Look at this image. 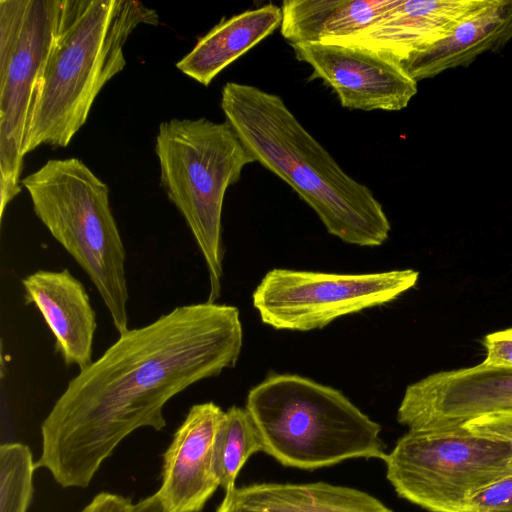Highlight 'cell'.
Wrapping results in <instances>:
<instances>
[{
    "mask_svg": "<svg viewBox=\"0 0 512 512\" xmlns=\"http://www.w3.org/2000/svg\"><path fill=\"white\" fill-rule=\"evenodd\" d=\"M243 328L235 306H177L127 329L73 377L41 424L36 467L63 488H86L118 445L140 428L166 426L165 405L236 365Z\"/></svg>",
    "mask_w": 512,
    "mask_h": 512,
    "instance_id": "obj_1",
    "label": "cell"
},
{
    "mask_svg": "<svg viewBox=\"0 0 512 512\" xmlns=\"http://www.w3.org/2000/svg\"><path fill=\"white\" fill-rule=\"evenodd\" d=\"M220 106L255 161L286 182L329 234L362 247L387 241L391 225L381 203L340 167L280 96L228 82Z\"/></svg>",
    "mask_w": 512,
    "mask_h": 512,
    "instance_id": "obj_2",
    "label": "cell"
},
{
    "mask_svg": "<svg viewBox=\"0 0 512 512\" xmlns=\"http://www.w3.org/2000/svg\"><path fill=\"white\" fill-rule=\"evenodd\" d=\"M136 0H63L55 37L36 88L23 145L66 147L99 92L125 65L123 47L141 24L158 25Z\"/></svg>",
    "mask_w": 512,
    "mask_h": 512,
    "instance_id": "obj_3",
    "label": "cell"
},
{
    "mask_svg": "<svg viewBox=\"0 0 512 512\" xmlns=\"http://www.w3.org/2000/svg\"><path fill=\"white\" fill-rule=\"evenodd\" d=\"M245 408L263 452L280 464L317 469L355 458L385 460L381 426L341 391L296 374H271Z\"/></svg>",
    "mask_w": 512,
    "mask_h": 512,
    "instance_id": "obj_4",
    "label": "cell"
},
{
    "mask_svg": "<svg viewBox=\"0 0 512 512\" xmlns=\"http://www.w3.org/2000/svg\"><path fill=\"white\" fill-rule=\"evenodd\" d=\"M21 184L36 216L90 278L117 332H125L126 252L107 184L74 157L48 160Z\"/></svg>",
    "mask_w": 512,
    "mask_h": 512,
    "instance_id": "obj_5",
    "label": "cell"
},
{
    "mask_svg": "<svg viewBox=\"0 0 512 512\" xmlns=\"http://www.w3.org/2000/svg\"><path fill=\"white\" fill-rule=\"evenodd\" d=\"M155 153L161 187L184 218L204 258L209 276L207 301L214 303L220 297L223 277L224 196L255 159L229 122L206 118H173L160 123Z\"/></svg>",
    "mask_w": 512,
    "mask_h": 512,
    "instance_id": "obj_6",
    "label": "cell"
},
{
    "mask_svg": "<svg viewBox=\"0 0 512 512\" xmlns=\"http://www.w3.org/2000/svg\"><path fill=\"white\" fill-rule=\"evenodd\" d=\"M512 442L473 420L407 431L385 458L396 493L430 512H458L477 490L505 476Z\"/></svg>",
    "mask_w": 512,
    "mask_h": 512,
    "instance_id": "obj_7",
    "label": "cell"
},
{
    "mask_svg": "<svg viewBox=\"0 0 512 512\" xmlns=\"http://www.w3.org/2000/svg\"><path fill=\"white\" fill-rule=\"evenodd\" d=\"M63 0H0V220L20 193L23 145Z\"/></svg>",
    "mask_w": 512,
    "mask_h": 512,
    "instance_id": "obj_8",
    "label": "cell"
},
{
    "mask_svg": "<svg viewBox=\"0 0 512 512\" xmlns=\"http://www.w3.org/2000/svg\"><path fill=\"white\" fill-rule=\"evenodd\" d=\"M413 269L338 274L274 268L252 294L261 321L277 330L311 331L335 319L392 302L413 288Z\"/></svg>",
    "mask_w": 512,
    "mask_h": 512,
    "instance_id": "obj_9",
    "label": "cell"
},
{
    "mask_svg": "<svg viewBox=\"0 0 512 512\" xmlns=\"http://www.w3.org/2000/svg\"><path fill=\"white\" fill-rule=\"evenodd\" d=\"M291 47L297 60L311 66L310 78L321 79L345 108L399 111L417 93V81L383 52L337 41Z\"/></svg>",
    "mask_w": 512,
    "mask_h": 512,
    "instance_id": "obj_10",
    "label": "cell"
},
{
    "mask_svg": "<svg viewBox=\"0 0 512 512\" xmlns=\"http://www.w3.org/2000/svg\"><path fill=\"white\" fill-rule=\"evenodd\" d=\"M501 410H512V369L479 364L437 372L407 386L397 421L408 431L436 430Z\"/></svg>",
    "mask_w": 512,
    "mask_h": 512,
    "instance_id": "obj_11",
    "label": "cell"
},
{
    "mask_svg": "<svg viewBox=\"0 0 512 512\" xmlns=\"http://www.w3.org/2000/svg\"><path fill=\"white\" fill-rule=\"evenodd\" d=\"M224 412L214 402L195 404L174 432L156 491L165 512H201L220 487L213 445Z\"/></svg>",
    "mask_w": 512,
    "mask_h": 512,
    "instance_id": "obj_12",
    "label": "cell"
},
{
    "mask_svg": "<svg viewBox=\"0 0 512 512\" xmlns=\"http://www.w3.org/2000/svg\"><path fill=\"white\" fill-rule=\"evenodd\" d=\"M25 302L38 309L66 366L88 367L97 328L83 284L68 269L37 270L22 279Z\"/></svg>",
    "mask_w": 512,
    "mask_h": 512,
    "instance_id": "obj_13",
    "label": "cell"
},
{
    "mask_svg": "<svg viewBox=\"0 0 512 512\" xmlns=\"http://www.w3.org/2000/svg\"><path fill=\"white\" fill-rule=\"evenodd\" d=\"M483 0H389L362 32L340 40L406 60L445 37Z\"/></svg>",
    "mask_w": 512,
    "mask_h": 512,
    "instance_id": "obj_14",
    "label": "cell"
},
{
    "mask_svg": "<svg viewBox=\"0 0 512 512\" xmlns=\"http://www.w3.org/2000/svg\"><path fill=\"white\" fill-rule=\"evenodd\" d=\"M512 41V0H483L441 40L400 64L415 80L445 70L466 67L485 52L503 49Z\"/></svg>",
    "mask_w": 512,
    "mask_h": 512,
    "instance_id": "obj_15",
    "label": "cell"
},
{
    "mask_svg": "<svg viewBox=\"0 0 512 512\" xmlns=\"http://www.w3.org/2000/svg\"><path fill=\"white\" fill-rule=\"evenodd\" d=\"M216 512H394L374 496L325 482L254 483L225 492Z\"/></svg>",
    "mask_w": 512,
    "mask_h": 512,
    "instance_id": "obj_16",
    "label": "cell"
},
{
    "mask_svg": "<svg viewBox=\"0 0 512 512\" xmlns=\"http://www.w3.org/2000/svg\"><path fill=\"white\" fill-rule=\"evenodd\" d=\"M281 7L269 3L223 20L201 37L176 67L208 86L227 66L281 26Z\"/></svg>",
    "mask_w": 512,
    "mask_h": 512,
    "instance_id": "obj_17",
    "label": "cell"
},
{
    "mask_svg": "<svg viewBox=\"0 0 512 512\" xmlns=\"http://www.w3.org/2000/svg\"><path fill=\"white\" fill-rule=\"evenodd\" d=\"M389 0H285L280 31L290 45L340 41L365 30Z\"/></svg>",
    "mask_w": 512,
    "mask_h": 512,
    "instance_id": "obj_18",
    "label": "cell"
},
{
    "mask_svg": "<svg viewBox=\"0 0 512 512\" xmlns=\"http://www.w3.org/2000/svg\"><path fill=\"white\" fill-rule=\"evenodd\" d=\"M263 451L258 429L246 408L224 412L213 445L214 470L225 492L234 489L237 476L253 454Z\"/></svg>",
    "mask_w": 512,
    "mask_h": 512,
    "instance_id": "obj_19",
    "label": "cell"
},
{
    "mask_svg": "<svg viewBox=\"0 0 512 512\" xmlns=\"http://www.w3.org/2000/svg\"><path fill=\"white\" fill-rule=\"evenodd\" d=\"M37 469L30 448L20 442L0 446V512H27Z\"/></svg>",
    "mask_w": 512,
    "mask_h": 512,
    "instance_id": "obj_20",
    "label": "cell"
},
{
    "mask_svg": "<svg viewBox=\"0 0 512 512\" xmlns=\"http://www.w3.org/2000/svg\"><path fill=\"white\" fill-rule=\"evenodd\" d=\"M458 512H512V474L477 490Z\"/></svg>",
    "mask_w": 512,
    "mask_h": 512,
    "instance_id": "obj_21",
    "label": "cell"
},
{
    "mask_svg": "<svg viewBox=\"0 0 512 512\" xmlns=\"http://www.w3.org/2000/svg\"><path fill=\"white\" fill-rule=\"evenodd\" d=\"M482 343L486 351L482 366L512 369V328L490 333Z\"/></svg>",
    "mask_w": 512,
    "mask_h": 512,
    "instance_id": "obj_22",
    "label": "cell"
},
{
    "mask_svg": "<svg viewBox=\"0 0 512 512\" xmlns=\"http://www.w3.org/2000/svg\"><path fill=\"white\" fill-rule=\"evenodd\" d=\"M133 504L129 497L103 491L96 494L80 512H130Z\"/></svg>",
    "mask_w": 512,
    "mask_h": 512,
    "instance_id": "obj_23",
    "label": "cell"
},
{
    "mask_svg": "<svg viewBox=\"0 0 512 512\" xmlns=\"http://www.w3.org/2000/svg\"><path fill=\"white\" fill-rule=\"evenodd\" d=\"M130 512H165L163 505L155 492L133 504Z\"/></svg>",
    "mask_w": 512,
    "mask_h": 512,
    "instance_id": "obj_24",
    "label": "cell"
},
{
    "mask_svg": "<svg viewBox=\"0 0 512 512\" xmlns=\"http://www.w3.org/2000/svg\"><path fill=\"white\" fill-rule=\"evenodd\" d=\"M511 474H512V451H511V454L509 456V459H508V462H507V465L505 468V476L511 475Z\"/></svg>",
    "mask_w": 512,
    "mask_h": 512,
    "instance_id": "obj_25",
    "label": "cell"
}]
</instances>
